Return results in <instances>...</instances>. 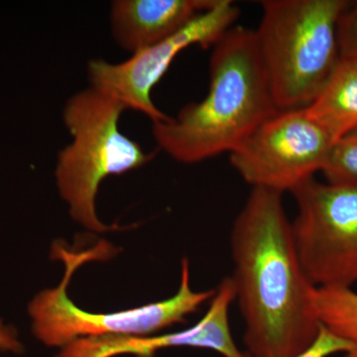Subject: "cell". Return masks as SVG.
Listing matches in <instances>:
<instances>
[{"label": "cell", "instance_id": "obj_3", "mask_svg": "<svg viewBox=\"0 0 357 357\" xmlns=\"http://www.w3.org/2000/svg\"><path fill=\"white\" fill-rule=\"evenodd\" d=\"M345 0H263L255 30L279 110L305 109L340 62L337 23Z\"/></svg>", "mask_w": 357, "mask_h": 357}, {"label": "cell", "instance_id": "obj_11", "mask_svg": "<svg viewBox=\"0 0 357 357\" xmlns=\"http://www.w3.org/2000/svg\"><path fill=\"white\" fill-rule=\"evenodd\" d=\"M307 114L330 136L333 144L357 128V59H340Z\"/></svg>", "mask_w": 357, "mask_h": 357}, {"label": "cell", "instance_id": "obj_8", "mask_svg": "<svg viewBox=\"0 0 357 357\" xmlns=\"http://www.w3.org/2000/svg\"><path fill=\"white\" fill-rule=\"evenodd\" d=\"M239 15L230 0H218L208 10L199 14L185 27L163 41L133 53L119 64L91 60L88 64L91 86L107 93L123 105L149 117L152 123L168 121L152 100V91L164 77L178 53L192 45L204 49L215 46Z\"/></svg>", "mask_w": 357, "mask_h": 357}, {"label": "cell", "instance_id": "obj_12", "mask_svg": "<svg viewBox=\"0 0 357 357\" xmlns=\"http://www.w3.org/2000/svg\"><path fill=\"white\" fill-rule=\"evenodd\" d=\"M314 307L319 324L352 344L344 357H357V293L349 287H317Z\"/></svg>", "mask_w": 357, "mask_h": 357}, {"label": "cell", "instance_id": "obj_4", "mask_svg": "<svg viewBox=\"0 0 357 357\" xmlns=\"http://www.w3.org/2000/svg\"><path fill=\"white\" fill-rule=\"evenodd\" d=\"M124 110L119 100L89 86L73 96L63 112L73 139L58 155L56 181L70 217L91 231L119 229V225L109 227L98 217L100 183L109 176L140 168L155 156L121 133L119 119Z\"/></svg>", "mask_w": 357, "mask_h": 357}, {"label": "cell", "instance_id": "obj_15", "mask_svg": "<svg viewBox=\"0 0 357 357\" xmlns=\"http://www.w3.org/2000/svg\"><path fill=\"white\" fill-rule=\"evenodd\" d=\"M352 349V344L344 338L333 335L325 326L321 325L318 337L306 351L294 357H328L333 354L344 352L349 354Z\"/></svg>", "mask_w": 357, "mask_h": 357}, {"label": "cell", "instance_id": "obj_9", "mask_svg": "<svg viewBox=\"0 0 357 357\" xmlns=\"http://www.w3.org/2000/svg\"><path fill=\"white\" fill-rule=\"evenodd\" d=\"M234 300V282L225 277L215 289L206 314L188 330L150 337L81 338L62 347L56 357H153L160 349L181 347L211 349L225 357H250L239 351L230 331L229 312Z\"/></svg>", "mask_w": 357, "mask_h": 357}, {"label": "cell", "instance_id": "obj_1", "mask_svg": "<svg viewBox=\"0 0 357 357\" xmlns=\"http://www.w3.org/2000/svg\"><path fill=\"white\" fill-rule=\"evenodd\" d=\"M243 342L252 357H294L318 337L316 286L300 261L282 194L252 188L230 237Z\"/></svg>", "mask_w": 357, "mask_h": 357}, {"label": "cell", "instance_id": "obj_13", "mask_svg": "<svg viewBox=\"0 0 357 357\" xmlns=\"http://www.w3.org/2000/svg\"><path fill=\"white\" fill-rule=\"evenodd\" d=\"M321 172L328 183L357 185V128L333 145Z\"/></svg>", "mask_w": 357, "mask_h": 357}, {"label": "cell", "instance_id": "obj_10", "mask_svg": "<svg viewBox=\"0 0 357 357\" xmlns=\"http://www.w3.org/2000/svg\"><path fill=\"white\" fill-rule=\"evenodd\" d=\"M218 0H115L110 25L116 43L135 53L163 41Z\"/></svg>", "mask_w": 357, "mask_h": 357}, {"label": "cell", "instance_id": "obj_5", "mask_svg": "<svg viewBox=\"0 0 357 357\" xmlns=\"http://www.w3.org/2000/svg\"><path fill=\"white\" fill-rule=\"evenodd\" d=\"M105 241L86 250L76 251L55 243L52 257L65 264V274L56 288L35 296L28 305L33 335L47 347H66L81 338L102 337H147L177 324L198 311L213 299L215 290L196 292L190 281V265L182 260L181 282L177 293L169 299L126 311L91 312L77 307L68 295L73 275L84 263L109 258L114 251Z\"/></svg>", "mask_w": 357, "mask_h": 357}, {"label": "cell", "instance_id": "obj_16", "mask_svg": "<svg viewBox=\"0 0 357 357\" xmlns=\"http://www.w3.org/2000/svg\"><path fill=\"white\" fill-rule=\"evenodd\" d=\"M0 351L6 354H20L23 344L16 328L0 318Z\"/></svg>", "mask_w": 357, "mask_h": 357}, {"label": "cell", "instance_id": "obj_6", "mask_svg": "<svg viewBox=\"0 0 357 357\" xmlns=\"http://www.w3.org/2000/svg\"><path fill=\"white\" fill-rule=\"evenodd\" d=\"M291 194L298 215L294 243L316 287H351L357 282V185L319 183L314 178Z\"/></svg>", "mask_w": 357, "mask_h": 357}, {"label": "cell", "instance_id": "obj_14", "mask_svg": "<svg viewBox=\"0 0 357 357\" xmlns=\"http://www.w3.org/2000/svg\"><path fill=\"white\" fill-rule=\"evenodd\" d=\"M340 59H357V1L349 2L337 23Z\"/></svg>", "mask_w": 357, "mask_h": 357}, {"label": "cell", "instance_id": "obj_2", "mask_svg": "<svg viewBox=\"0 0 357 357\" xmlns=\"http://www.w3.org/2000/svg\"><path fill=\"white\" fill-rule=\"evenodd\" d=\"M210 88L176 117L153 123L160 149L181 163L231 153L273 116L275 105L255 30L232 26L213 46Z\"/></svg>", "mask_w": 357, "mask_h": 357}, {"label": "cell", "instance_id": "obj_7", "mask_svg": "<svg viewBox=\"0 0 357 357\" xmlns=\"http://www.w3.org/2000/svg\"><path fill=\"white\" fill-rule=\"evenodd\" d=\"M333 145L306 109L279 110L229 153V160L252 188L283 195L321 172Z\"/></svg>", "mask_w": 357, "mask_h": 357}]
</instances>
